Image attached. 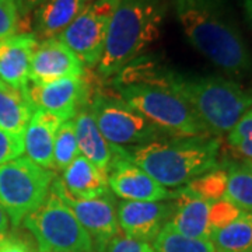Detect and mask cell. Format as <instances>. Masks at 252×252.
<instances>
[{"mask_svg":"<svg viewBox=\"0 0 252 252\" xmlns=\"http://www.w3.org/2000/svg\"><path fill=\"white\" fill-rule=\"evenodd\" d=\"M112 84L147 83L170 89L188 104L212 136L227 135L252 107V90L217 74H188L140 56L111 80Z\"/></svg>","mask_w":252,"mask_h":252,"instance_id":"6da1fadb","label":"cell"},{"mask_svg":"<svg viewBox=\"0 0 252 252\" xmlns=\"http://www.w3.org/2000/svg\"><path fill=\"white\" fill-rule=\"evenodd\" d=\"M175 16L199 54L233 77L252 74V52L227 0H175Z\"/></svg>","mask_w":252,"mask_h":252,"instance_id":"7a4b0ae2","label":"cell"},{"mask_svg":"<svg viewBox=\"0 0 252 252\" xmlns=\"http://www.w3.org/2000/svg\"><path fill=\"white\" fill-rule=\"evenodd\" d=\"M220 149L217 136H161L139 146L121 147L125 158L167 189L185 187L220 167Z\"/></svg>","mask_w":252,"mask_h":252,"instance_id":"3957f363","label":"cell"},{"mask_svg":"<svg viewBox=\"0 0 252 252\" xmlns=\"http://www.w3.org/2000/svg\"><path fill=\"white\" fill-rule=\"evenodd\" d=\"M165 13V0L119 1L109 24L104 54L97 64L102 80H112L160 38Z\"/></svg>","mask_w":252,"mask_h":252,"instance_id":"277c9868","label":"cell"},{"mask_svg":"<svg viewBox=\"0 0 252 252\" xmlns=\"http://www.w3.org/2000/svg\"><path fill=\"white\" fill-rule=\"evenodd\" d=\"M118 95L168 136H212L178 94L147 83L112 84Z\"/></svg>","mask_w":252,"mask_h":252,"instance_id":"5b68a950","label":"cell"},{"mask_svg":"<svg viewBox=\"0 0 252 252\" xmlns=\"http://www.w3.org/2000/svg\"><path fill=\"white\" fill-rule=\"evenodd\" d=\"M56 177V172L27 157L0 165V206L11 225H21L28 215L45 202Z\"/></svg>","mask_w":252,"mask_h":252,"instance_id":"8992f818","label":"cell"},{"mask_svg":"<svg viewBox=\"0 0 252 252\" xmlns=\"http://www.w3.org/2000/svg\"><path fill=\"white\" fill-rule=\"evenodd\" d=\"M21 224L34 237L36 252H94L90 235L52 188Z\"/></svg>","mask_w":252,"mask_h":252,"instance_id":"52a82bcc","label":"cell"},{"mask_svg":"<svg viewBox=\"0 0 252 252\" xmlns=\"http://www.w3.org/2000/svg\"><path fill=\"white\" fill-rule=\"evenodd\" d=\"M89 105L102 136L117 147L127 149L168 136L126 104L119 95L95 91L91 93Z\"/></svg>","mask_w":252,"mask_h":252,"instance_id":"ba28073f","label":"cell"},{"mask_svg":"<svg viewBox=\"0 0 252 252\" xmlns=\"http://www.w3.org/2000/svg\"><path fill=\"white\" fill-rule=\"evenodd\" d=\"M121 0H93L58 36L84 66L97 67L104 54L109 24Z\"/></svg>","mask_w":252,"mask_h":252,"instance_id":"9c48e42d","label":"cell"},{"mask_svg":"<svg viewBox=\"0 0 252 252\" xmlns=\"http://www.w3.org/2000/svg\"><path fill=\"white\" fill-rule=\"evenodd\" d=\"M52 189L70 207L73 215L90 235L94 252L107 251L109 243L121 234L114 195L109 192L101 198L89 200L74 199L64 190L59 177L55 178Z\"/></svg>","mask_w":252,"mask_h":252,"instance_id":"30bf717a","label":"cell"},{"mask_svg":"<svg viewBox=\"0 0 252 252\" xmlns=\"http://www.w3.org/2000/svg\"><path fill=\"white\" fill-rule=\"evenodd\" d=\"M28 97L35 109H42L62 121L76 117L89 102L91 87L84 77H66L46 84H28Z\"/></svg>","mask_w":252,"mask_h":252,"instance_id":"8fae6325","label":"cell"},{"mask_svg":"<svg viewBox=\"0 0 252 252\" xmlns=\"http://www.w3.org/2000/svg\"><path fill=\"white\" fill-rule=\"evenodd\" d=\"M107 178L111 193L122 200L162 202L174 199V192L164 188L140 167L125 158L121 147H117V157Z\"/></svg>","mask_w":252,"mask_h":252,"instance_id":"7c38bea8","label":"cell"},{"mask_svg":"<svg viewBox=\"0 0 252 252\" xmlns=\"http://www.w3.org/2000/svg\"><path fill=\"white\" fill-rule=\"evenodd\" d=\"M174 212V199L162 202L121 200L117 206L121 233L129 238L153 243L170 221Z\"/></svg>","mask_w":252,"mask_h":252,"instance_id":"4fadbf2b","label":"cell"},{"mask_svg":"<svg viewBox=\"0 0 252 252\" xmlns=\"http://www.w3.org/2000/svg\"><path fill=\"white\" fill-rule=\"evenodd\" d=\"M86 66L59 38L38 42L30 67V84H46L66 77H84Z\"/></svg>","mask_w":252,"mask_h":252,"instance_id":"5bb4252c","label":"cell"},{"mask_svg":"<svg viewBox=\"0 0 252 252\" xmlns=\"http://www.w3.org/2000/svg\"><path fill=\"white\" fill-rule=\"evenodd\" d=\"M34 32H17L0 39V80L17 90H27L32 55L38 46Z\"/></svg>","mask_w":252,"mask_h":252,"instance_id":"9a60e30c","label":"cell"},{"mask_svg":"<svg viewBox=\"0 0 252 252\" xmlns=\"http://www.w3.org/2000/svg\"><path fill=\"white\" fill-rule=\"evenodd\" d=\"M210 202L189 193L182 187L174 192V212L167 225L189 238L210 240Z\"/></svg>","mask_w":252,"mask_h":252,"instance_id":"2e32d148","label":"cell"},{"mask_svg":"<svg viewBox=\"0 0 252 252\" xmlns=\"http://www.w3.org/2000/svg\"><path fill=\"white\" fill-rule=\"evenodd\" d=\"M73 119L80 154L94 164L99 171L108 175L109 168L117 157V146L109 143L102 136L91 114L89 102L79 109Z\"/></svg>","mask_w":252,"mask_h":252,"instance_id":"e0dca14e","label":"cell"},{"mask_svg":"<svg viewBox=\"0 0 252 252\" xmlns=\"http://www.w3.org/2000/svg\"><path fill=\"white\" fill-rule=\"evenodd\" d=\"M62 122L61 118L55 117L42 109L34 111L23 135L24 153L27 154V158L44 168L55 171V136Z\"/></svg>","mask_w":252,"mask_h":252,"instance_id":"ac0fdd59","label":"cell"},{"mask_svg":"<svg viewBox=\"0 0 252 252\" xmlns=\"http://www.w3.org/2000/svg\"><path fill=\"white\" fill-rule=\"evenodd\" d=\"M93 0H45L32 10V28L38 38H58Z\"/></svg>","mask_w":252,"mask_h":252,"instance_id":"d6986e66","label":"cell"},{"mask_svg":"<svg viewBox=\"0 0 252 252\" xmlns=\"http://www.w3.org/2000/svg\"><path fill=\"white\" fill-rule=\"evenodd\" d=\"M61 180L64 190L80 200L101 198L111 192L107 175L81 154L63 170Z\"/></svg>","mask_w":252,"mask_h":252,"instance_id":"ffe728a7","label":"cell"},{"mask_svg":"<svg viewBox=\"0 0 252 252\" xmlns=\"http://www.w3.org/2000/svg\"><path fill=\"white\" fill-rule=\"evenodd\" d=\"M28 89V87H27ZM34 105L27 90H17L0 80V129L23 136L34 114Z\"/></svg>","mask_w":252,"mask_h":252,"instance_id":"44dd1931","label":"cell"},{"mask_svg":"<svg viewBox=\"0 0 252 252\" xmlns=\"http://www.w3.org/2000/svg\"><path fill=\"white\" fill-rule=\"evenodd\" d=\"M210 243L217 252H252V212L243 210L230 224L212 231Z\"/></svg>","mask_w":252,"mask_h":252,"instance_id":"7402d4cb","label":"cell"},{"mask_svg":"<svg viewBox=\"0 0 252 252\" xmlns=\"http://www.w3.org/2000/svg\"><path fill=\"white\" fill-rule=\"evenodd\" d=\"M220 164L227 171L224 199L243 210L252 212V161L241 158Z\"/></svg>","mask_w":252,"mask_h":252,"instance_id":"603a6c76","label":"cell"},{"mask_svg":"<svg viewBox=\"0 0 252 252\" xmlns=\"http://www.w3.org/2000/svg\"><path fill=\"white\" fill-rule=\"evenodd\" d=\"M152 245L156 252H217L210 240L189 238L178 234L168 225L162 228Z\"/></svg>","mask_w":252,"mask_h":252,"instance_id":"cb8c5ba5","label":"cell"},{"mask_svg":"<svg viewBox=\"0 0 252 252\" xmlns=\"http://www.w3.org/2000/svg\"><path fill=\"white\" fill-rule=\"evenodd\" d=\"M225 188H227V171L221 164L220 167L205 172L203 175L192 180L184 187V189L188 190L189 193L207 200L210 203L224 199Z\"/></svg>","mask_w":252,"mask_h":252,"instance_id":"d4e9b609","label":"cell"},{"mask_svg":"<svg viewBox=\"0 0 252 252\" xmlns=\"http://www.w3.org/2000/svg\"><path fill=\"white\" fill-rule=\"evenodd\" d=\"M80 154L77 139H76V127L74 119L63 121L56 136L54 144V168L55 171L62 172L70 162Z\"/></svg>","mask_w":252,"mask_h":252,"instance_id":"484cf974","label":"cell"},{"mask_svg":"<svg viewBox=\"0 0 252 252\" xmlns=\"http://www.w3.org/2000/svg\"><path fill=\"white\" fill-rule=\"evenodd\" d=\"M227 144L238 157L252 161V107L227 133Z\"/></svg>","mask_w":252,"mask_h":252,"instance_id":"4316f807","label":"cell"},{"mask_svg":"<svg viewBox=\"0 0 252 252\" xmlns=\"http://www.w3.org/2000/svg\"><path fill=\"white\" fill-rule=\"evenodd\" d=\"M243 209L235 206L234 203H231L227 199H220L215 203H212L210 206V215H209V224L210 230L215 231L219 230L224 225L230 224L233 220L241 215ZM212 234V233H210Z\"/></svg>","mask_w":252,"mask_h":252,"instance_id":"83f0119b","label":"cell"},{"mask_svg":"<svg viewBox=\"0 0 252 252\" xmlns=\"http://www.w3.org/2000/svg\"><path fill=\"white\" fill-rule=\"evenodd\" d=\"M20 17L17 0H0V39L17 34Z\"/></svg>","mask_w":252,"mask_h":252,"instance_id":"f1b7e54d","label":"cell"},{"mask_svg":"<svg viewBox=\"0 0 252 252\" xmlns=\"http://www.w3.org/2000/svg\"><path fill=\"white\" fill-rule=\"evenodd\" d=\"M24 153L23 136L7 133L0 129V165L11 160H16Z\"/></svg>","mask_w":252,"mask_h":252,"instance_id":"f546056e","label":"cell"},{"mask_svg":"<svg viewBox=\"0 0 252 252\" xmlns=\"http://www.w3.org/2000/svg\"><path fill=\"white\" fill-rule=\"evenodd\" d=\"M105 252H156L153 245L144 241H137L133 238H129L124 234L115 237Z\"/></svg>","mask_w":252,"mask_h":252,"instance_id":"4dcf8cb0","label":"cell"},{"mask_svg":"<svg viewBox=\"0 0 252 252\" xmlns=\"http://www.w3.org/2000/svg\"><path fill=\"white\" fill-rule=\"evenodd\" d=\"M0 252H34L30 244L13 233L0 235Z\"/></svg>","mask_w":252,"mask_h":252,"instance_id":"1f68e13d","label":"cell"},{"mask_svg":"<svg viewBox=\"0 0 252 252\" xmlns=\"http://www.w3.org/2000/svg\"><path fill=\"white\" fill-rule=\"evenodd\" d=\"M42 1L45 0H17L20 16H27L30 13H32V10L35 9L36 6H39Z\"/></svg>","mask_w":252,"mask_h":252,"instance_id":"d6a6232c","label":"cell"},{"mask_svg":"<svg viewBox=\"0 0 252 252\" xmlns=\"http://www.w3.org/2000/svg\"><path fill=\"white\" fill-rule=\"evenodd\" d=\"M9 227H10V220L6 212L3 210V207L0 206V235L6 234L9 233Z\"/></svg>","mask_w":252,"mask_h":252,"instance_id":"836d02e7","label":"cell"},{"mask_svg":"<svg viewBox=\"0 0 252 252\" xmlns=\"http://www.w3.org/2000/svg\"><path fill=\"white\" fill-rule=\"evenodd\" d=\"M240 1L243 4L245 18H247V21H248V24L252 30V0H240Z\"/></svg>","mask_w":252,"mask_h":252,"instance_id":"e575fe53","label":"cell"}]
</instances>
